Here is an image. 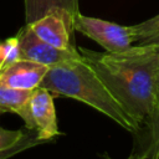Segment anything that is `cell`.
I'll use <instances>...</instances> for the list:
<instances>
[{
  "label": "cell",
  "instance_id": "1",
  "mask_svg": "<svg viewBox=\"0 0 159 159\" xmlns=\"http://www.w3.org/2000/svg\"><path fill=\"white\" fill-rule=\"evenodd\" d=\"M78 51L140 129L147 127L154 113L159 45H133L120 52H96L83 47Z\"/></svg>",
  "mask_w": 159,
  "mask_h": 159
},
{
  "label": "cell",
  "instance_id": "2",
  "mask_svg": "<svg viewBox=\"0 0 159 159\" xmlns=\"http://www.w3.org/2000/svg\"><path fill=\"white\" fill-rule=\"evenodd\" d=\"M39 87L55 96L80 101L130 133H139L140 130L138 123L127 113L82 55L76 60L48 67Z\"/></svg>",
  "mask_w": 159,
  "mask_h": 159
},
{
  "label": "cell",
  "instance_id": "3",
  "mask_svg": "<svg viewBox=\"0 0 159 159\" xmlns=\"http://www.w3.org/2000/svg\"><path fill=\"white\" fill-rule=\"evenodd\" d=\"M17 116L25 122L26 129L36 132L39 139L48 142L61 134L57 124L53 94L45 88H35Z\"/></svg>",
  "mask_w": 159,
  "mask_h": 159
},
{
  "label": "cell",
  "instance_id": "4",
  "mask_svg": "<svg viewBox=\"0 0 159 159\" xmlns=\"http://www.w3.org/2000/svg\"><path fill=\"white\" fill-rule=\"evenodd\" d=\"M75 30L92 39L107 52H120L133 46V34L130 26L82 15L75 17Z\"/></svg>",
  "mask_w": 159,
  "mask_h": 159
},
{
  "label": "cell",
  "instance_id": "5",
  "mask_svg": "<svg viewBox=\"0 0 159 159\" xmlns=\"http://www.w3.org/2000/svg\"><path fill=\"white\" fill-rule=\"evenodd\" d=\"M27 25L45 42L61 50H77L73 42L75 16L70 11L55 7Z\"/></svg>",
  "mask_w": 159,
  "mask_h": 159
},
{
  "label": "cell",
  "instance_id": "6",
  "mask_svg": "<svg viewBox=\"0 0 159 159\" xmlns=\"http://www.w3.org/2000/svg\"><path fill=\"white\" fill-rule=\"evenodd\" d=\"M16 36L19 39L21 58L45 65L47 67H52L81 57L78 48L61 50L45 42L31 30L27 24H25V26L17 32Z\"/></svg>",
  "mask_w": 159,
  "mask_h": 159
},
{
  "label": "cell",
  "instance_id": "7",
  "mask_svg": "<svg viewBox=\"0 0 159 159\" xmlns=\"http://www.w3.org/2000/svg\"><path fill=\"white\" fill-rule=\"evenodd\" d=\"M48 67L20 58L0 70V84L21 91H34L43 80Z\"/></svg>",
  "mask_w": 159,
  "mask_h": 159
},
{
  "label": "cell",
  "instance_id": "8",
  "mask_svg": "<svg viewBox=\"0 0 159 159\" xmlns=\"http://www.w3.org/2000/svg\"><path fill=\"white\" fill-rule=\"evenodd\" d=\"M25 4V21L31 24L46 15L55 7H61L70 11L75 17L80 14L78 0H24Z\"/></svg>",
  "mask_w": 159,
  "mask_h": 159
},
{
  "label": "cell",
  "instance_id": "9",
  "mask_svg": "<svg viewBox=\"0 0 159 159\" xmlns=\"http://www.w3.org/2000/svg\"><path fill=\"white\" fill-rule=\"evenodd\" d=\"M32 91L14 89L0 84V116L2 113H19Z\"/></svg>",
  "mask_w": 159,
  "mask_h": 159
},
{
  "label": "cell",
  "instance_id": "10",
  "mask_svg": "<svg viewBox=\"0 0 159 159\" xmlns=\"http://www.w3.org/2000/svg\"><path fill=\"white\" fill-rule=\"evenodd\" d=\"M133 40L138 45H159V15L130 26Z\"/></svg>",
  "mask_w": 159,
  "mask_h": 159
},
{
  "label": "cell",
  "instance_id": "11",
  "mask_svg": "<svg viewBox=\"0 0 159 159\" xmlns=\"http://www.w3.org/2000/svg\"><path fill=\"white\" fill-rule=\"evenodd\" d=\"M20 58L21 56L17 36L0 41V70Z\"/></svg>",
  "mask_w": 159,
  "mask_h": 159
},
{
  "label": "cell",
  "instance_id": "12",
  "mask_svg": "<svg viewBox=\"0 0 159 159\" xmlns=\"http://www.w3.org/2000/svg\"><path fill=\"white\" fill-rule=\"evenodd\" d=\"M41 143H45V142L41 140V139H39L36 132L27 129L26 135H25L17 144H15L14 147L7 148V149L0 152V159H9V158H11V157L19 154L20 152H24V150H26V149H29V148H31V147H35V145H37V144H41Z\"/></svg>",
  "mask_w": 159,
  "mask_h": 159
},
{
  "label": "cell",
  "instance_id": "13",
  "mask_svg": "<svg viewBox=\"0 0 159 159\" xmlns=\"http://www.w3.org/2000/svg\"><path fill=\"white\" fill-rule=\"evenodd\" d=\"M26 132L21 129H16V130L6 129L0 125V152L17 144L26 135Z\"/></svg>",
  "mask_w": 159,
  "mask_h": 159
},
{
  "label": "cell",
  "instance_id": "14",
  "mask_svg": "<svg viewBox=\"0 0 159 159\" xmlns=\"http://www.w3.org/2000/svg\"><path fill=\"white\" fill-rule=\"evenodd\" d=\"M158 127H159V60H158L155 73H154V113L150 123L147 125L148 133L153 132Z\"/></svg>",
  "mask_w": 159,
  "mask_h": 159
},
{
  "label": "cell",
  "instance_id": "15",
  "mask_svg": "<svg viewBox=\"0 0 159 159\" xmlns=\"http://www.w3.org/2000/svg\"><path fill=\"white\" fill-rule=\"evenodd\" d=\"M148 147L143 152L150 159H159V127L148 133Z\"/></svg>",
  "mask_w": 159,
  "mask_h": 159
},
{
  "label": "cell",
  "instance_id": "16",
  "mask_svg": "<svg viewBox=\"0 0 159 159\" xmlns=\"http://www.w3.org/2000/svg\"><path fill=\"white\" fill-rule=\"evenodd\" d=\"M103 158L104 159H113L112 157H109L108 154H103ZM148 157L145 155V153H142V154H133V155H130V157H128L127 159H147Z\"/></svg>",
  "mask_w": 159,
  "mask_h": 159
}]
</instances>
